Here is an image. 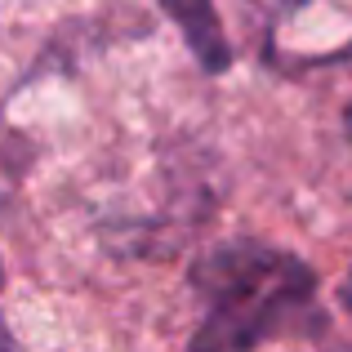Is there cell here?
<instances>
[{"mask_svg":"<svg viewBox=\"0 0 352 352\" xmlns=\"http://www.w3.org/2000/svg\"><path fill=\"white\" fill-rule=\"evenodd\" d=\"M192 290L206 308L192 348L245 352L321 330L317 272L290 250L223 241L192 263Z\"/></svg>","mask_w":352,"mask_h":352,"instance_id":"1","label":"cell"},{"mask_svg":"<svg viewBox=\"0 0 352 352\" xmlns=\"http://www.w3.org/2000/svg\"><path fill=\"white\" fill-rule=\"evenodd\" d=\"M161 9L179 23L188 50L197 54V63L206 72L219 76V72L232 67V45H228V36H223V23H219L214 0H161Z\"/></svg>","mask_w":352,"mask_h":352,"instance_id":"2","label":"cell"},{"mask_svg":"<svg viewBox=\"0 0 352 352\" xmlns=\"http://www.w3.org/2000/svg\"><path fill=\"white\" fill-rule=\"evenodd\" d=\"M258 5H267L272 14H294V9H303L308 0H258Z\"/></svg>","mask_w":352,"mask_h":352,"instance_id":"3","label":"cell"},{"mask_svg":"<svg viewBox=\"0 0 352 352\" xmlns=\"http://www.w3.org/2000/svg\"><path fill=\"white\" fill-rule=\"evenodd\" d=\"M339 303H344V312L352 317V272H348V281L339 285Z\"/></svg>","mask_w":352,"mask_h":352,"instance_id":"4","label":"cell"},{"mask_svg":"<svg viewBox=\"0 0 352 352\" xmlns=\"http://www.w3.org/2000/svg\"><path fill=\"white\" fill-rule=\"evenodd\" d=\"M348 120H352V107H348Z\"/></svg>","mask_w":352,"mask_h":352,"instance_id":"5","label":"cell"}]
</instances>
